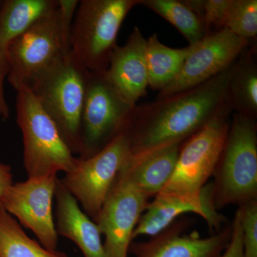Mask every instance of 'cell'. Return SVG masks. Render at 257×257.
<instances>
[{
	"mask_svg": "<svg viewBox=\"0 0 257 257\" xmlns=\"http://www.w3.org/2000/svg\"><path fill=\"white\" fill-rule=\"evenodd\" d=\"M57 234L73 241L84 257H108L97 226L57 179L55 195Z\"/></svg>",
	"mask_w": 257,
	"mask_h": 257,
	"instance_id": "cell-16",
	"label": "cell"
},
{
	"mask_svg": "<svg viewBox=\"0 0 257 257\" xmlns=\"http://www.w3.org/2000/svg\"><path fill=\"white\" fill-rule=\"evenodd\" d=\"M78 5L77 0H58L55 10L7 47V79L15 90L28 87L71 52V28Z\"/></svg>",
	"mask_w": 257,
	"mask_h": 257,
	"instance_id": "cell-2",
	"label": "cell"
},
{
	"mask_svg": "<svg viewBox=\"0 0 257 257\" xmlns=\"http://www.w3.org/2000/svg\"><path fill=\"white\" fill-rule=\"evenodd\" d=\"M202 20L206 36L224 28L225 20L231 0H186Z\"/></svg>",
	"mask_w": 257,
	"mask_h": 257,
	"instance_id": "cell-24",
	"label": "cell"
},
{
	"mask_svg": "<svg viewBox=\"0 0 257 257\" xmlns=\"http://www.w3.org/2000/svg\"><path fill=\"white\" fill-rule=\"evenodd\" d=\"M251 42L236 36L226 28L207 35L192 46L178 76L160 91L157 98L197 87L221 73L238 60Z\"/></svg>",
	"mask_w": 257,
	"mask_h": 257,
	"instance_id": "cell-12",
	"label": "cell"
},
{
	"mask_svg": "<svg viewBox=\"0 0 257 257\" xmlns=\"http://www.w3.org/2000/svg\"><path fill=\"white\" fill-rule=\"evenodd\" d=\"M89 74L70 52L27 87L58 126L72 153L79 155L81 118Z\"/></svg>",
	"mask_w": 257,
	"mask_h": 257,
	"instance_id": "cell-4",
	"label": "cell"
},
{
	"mask_svg": "<svg viewBox=\"0 0 257 257\" xmlns=\"http://www.w3.org/2000/svg\"><path fill=\"white\" fill-rule=\"evenodd\" d=\"M3 0H0V7H1L2 4H3Z\"/></svg>",
	"mask_w": 257,
	"mask_h": 257,
	"instance_id": "cell-29",
	"label": "cell"
},
{
	"mask_svg": "<svg viewBox=\"0 0 257 257\" xmlns=\"http://www.w3.org/2000/svg\"><path fill=\"white\" fill-rule=\"evenodd\" d=\"M149 199L123 167L95 221L105 238L103 243L108 257H128L134 231Z\"/></svg>",
	"mask_w": 257,
	"mask_h": 257,
	"instance_id": "cell-10",
	"label": "cell"
},
{
	"mask_svg": "<svg viewBox=\"0 0 257 257\" xmlns=\"http://www.w3.org/2000/svg\"><path fill=\"white\" fill-rule=\"evenodd\" d=\"M213 176L216 210L257 200L256 120L233 113Z\"/></svg>",
	"mask_w": 257,
	"mask_h": 257,
	"instance_id": "cell-3",
	"label": "cell"
},
{
	"mask_svg": "<svg viewBox=\"0 0 257 257\" xmlns=\"http://www.w3.org/2000/svg\"><path fill=\"white\" fill-rule=\"evenodd\" d=\"M192 47L172 48L166 46L153 34L147 40L146 62L149 87L162 90L178 76Z\"/></svg>",
	"mask_w": 257,
	"mask_h": 257,
	"instance_id": "cell-20",
	"label": "cell"
},
{
	"mask_svg": "<svg viewBox=\"0 0 257 257\" xmlns=\"http://www.w3.org/2000/svg\"><path fill=\"white\" fill-rule=\"evenodd\" d=\"M57 0H3L0 7V47H7L55 9Z\"/></svg>",
	"mask_w": 257,
	"mask_h": 257,
	"instance_id": "cell-19",
	"label": "cell"
},
{
	"mask_svg": "<svg viewBox=\"0 0 257 257\" xmlns=\"http://www.w3.org/2000/svg\"><path fill=\"white\" fill-rule=\"evenodd\" d=\"M13 184V175L11 167L6 164L0 162V207H2V200L5 193Z\"/></svg>",
	"mask_w": 257,
	"mask_h": 257,
	"instance_id": "cell-28",
	"label": "cell"
},
{
	"mask_svg": "<svg viewBox=\"0 0 257 257\" xmlns=\"http://www.w3.org/2000/svg\"><path fill=\"white\" fill-rule=\"evenodd\" d=\"M224 28L253 41L257 35V0H231Z\"/></svg>",
	"mask_w": 257,
	"mask_h": 257,
	"instance_id": "cell-23",
	"label": "cell"
},
{
	"mask_svg": "<svg viewBox=\"0 0 257 257\" xmlns=\"http://www.w3.org/2000/svg\"><path fill=\"white\" fill-rule=\"evenodd\" d=\"M140 5L169 22L194 46L206 37L201 18L186 0H141Z\"/></svg>",
	"mask_w": 257,
	"mask_h": 257,
	"instance_id": "cell-22",
	"label": "cell"
},
{
	"mask_svg": "<svg viewBox=\"0 0 257 257\" xmlns=\"http://www.w3.org/2000/svg\"><path fill=\"white\" fill-rule=\"evenodd\" d=\"M239 209L243 257H257V200L246 203Z\"/></svg>",
	"mask_w": 257,
	"mask_h": 257,
	"instance_id": "cell-25",
	"label": "cell"
},
{
	"mask_svg": "<svg viewBox=\"0 0 257 257\" xmlns=\"http://www.w3.org/2000/svg\"><path fill=\"white\" fill-rule=\"evenodd\" d=\"M257 54L254 44L236 61L228 86V100L233 113L257 119Z\"/></svg>",
	"mask_w": 257,
	"mask_h": 257,
	"instance_id": "cell-18",
	"label": "cell"
},
{
	"mask_svg": "<svg viewBox=\"0 0 257 257\" xmlns=\"http://www.w3.org/2000/svg\"><path fill=\"white\" fill-rule=\"evenodd\" d=\"M141 0H82L71 28V52L90 72H105L119 29Z\"/></svg>",
	"mask_w": 257,
	"mask_h": 257,
	"instance_id": "cell-5",
	"label": "cell"
},
{
	"mask_svg": "<svg viewBox=\"0 0 257 257\" xmlns=\"http://www.w3.org/2000/svg\"><path fill=\"white\" fill-rule=\"evenodd\" d=\"M230 116L216 118L182 144L173 175L159 194L202 199L224 146Z\"/></svg>",
	"mask_w": 257,
	"mask_h": 257,
	"instance_id": "cell-7",
	"label": "cell"
},
{
	"mask_svg": "<svg viewBox=\"0 0 257 257\" xmlns=\"http://www.w3.org/2000/svg\"><path fill=\"white\" fill-rule=\"evenodd\" d=\"M57 179L55 175L30 177L13 184L2 200V207L31 230L49 250H57L58 243L52 211Z\"/></svg>",
	"mask_w": 257,
	"mask_h": 257,
	"instance_id": "cell-11",
	"label": "cell"
},
{
	"mask_svg": "<svg viewBox=\"0 0 257 257\" xmlns=\"http://www.w3.org/2000/svg\"><path fill=\"white\" fill-rule=\"evenodd\" d=\"M0 257H69L57 250H49L31 239L21 225L0 207Z\"/></svg>",
	"mask_w": 257,
	"mask_h": 257,
	"instance_id": "cell-21",
	"label": "cell"
},
{
	"mask_svg": "<svg viewBox=\"0 0 257 257\" xmlns=\"http://www.w3.org/2000/svg\"><path fill=\"white\" fill-rule=\"evenodd\" d=\"M196 214L207 222L209 229L221 231L224 218L217 212L213 200L212 185L207 184L203 189L201 199H189L175 195L158 194L144 211L133 234L153 236L173 224L181 216Z\"/></svg>",
	"mask_w": 257,
	"mask_h": 257,
	"instance_id": "cell-14",
	"label": "cell"
},
{
	"mask_svg": "<svg viewBox=\"0 0 257 257\" xmlns=\"http://www.w3.org/2000/svg\"><path fill=\"white\" fill-rule=\"evenodd\" d=\"M9 74V63L6 50L0 47V121L9 118L10 106L5 97L4 83Z\"/></svg>",
	"mask_w": 257,
	"mask_h": 257,
	"instance_id": "cell-27",
	"label": "cell"
},
{
	"mask_svg": "<svg viewBox=\"0 0 257 257\" xmlns=\"http://www.w3.org/2000/svg\"><path fill=\"white\" fill-rule=\"evenodd\" d=\"M236 61L197 87L134 106L122 132L130 143V159L183 143L213 120L233 113L227 92Z\"/></svg>",
	"mask_w": 257,
	"mask_h": 257,
	"instance_id": "cell-1",
	"label": "cell"
},
{
	"mask_svg": "<svg viewBox=\"0 0 257 257\" xmlns=\"http://www.w3.org/2000/svg\"><path fill=\"white\" fill-rule=\"evenodd\" d=\"M134 107L114 89L104 72H90L81 118L79 158L100 151L124 131Z\"/></svg>",
	"mask_w": 257,
	"mask_h": 257,
	"instance_id": "cell-9",
	"label": "cell"
},
{
	"mask_svg": "<svg viewBox=\"0 0 257 257\" xmlns=\"http://www.w3.org/2000/svg\"><path fill=\"white\" fill-rule=\"evenodd\" d=\"M176 143L138 158L128 159L124 169L149 199L157 195L175 171L181 147Z\"/></svg>",
	"mask_w": 257,
	"mask_h": 257,
	"instance_id": "cell-17",
	"label": "cell"
},
{
	"mask_svg": "<svg viewBox=\"0 0 257 257\" xmlns=\"http://www.w3.org/2000/svg\"><path fill=\"white\" fill-rule=\"evenodd\" d=\"M188 226L187 219L179 218L148 241L132 242L128 253L135 257H219L231 237V227L202 238L197 231L186 232Z\"/></svg>",
	"mask_w": 257,
	"mask_h": 257,
	"instance_id": "cell-13",
	"label": "cell"
},
{
	"mask_svg": "<svg viewBox=\"0 0 257 257\" xmlns=\"http://www.w3.org/2000/svg\"><path fill=\"white\" fill-rule=\"evenodd\" d=\"M17 122L23 134L24 167L30 177L68 172L77 158L54 120L27 87L17 90Z\"/></svg>",
	"mask_w": 257,
	"mask_h": 257,
	"instance_id": "cell-6",
	"label": "cell"
},
{
	"mask_svg": "<svg viewBox=\"0 0 257 257\" xmlns=\"http://www.w3.org/2000/svg\"><path fill=\"white\" fill-rule=\"evenodd\" d=\"M231 229V237L229 243L219 257H243L242 231L239 209L236 211Z\"/></svg>",
	"mask_w": 257,
	"mask_h": 257,
	"instance_id": "cell-26",
	"label": "cell"
},
{
	"mask_svg": "<svg viewBox=\"0 0 257 257\" xmlns=\"http://www.w3.org/2000/svg\"><path fill=\"white\" fill-rule=\"evenodd\" d=\"M130 157L128 138L124 133L87 158H77L74 167L60 179L83 211L94 222L118 174Z\"/></svg>",
	"mask_w": 257,
	"mask_h": 257,
	"instance_id": "cell-8",
	"label": "cell"
},
{
	"mask_svg": "<svg viewBox=\"0 0 257 257\" xmlns=\"http://www.w3.org/2000/svg\"><path fill=\"white\" fill-rule=\"evenodd\" d=\"M147 40L135 27L123 46L117 45L104 72L106 79L130 106L137 105L149 87Z\"/></svg>",
	"mask_w": 257,
	"mask_h": 257,
	"instance_id": "cell-15",
	"label": "cell"
}]
</instances>
